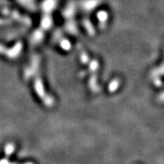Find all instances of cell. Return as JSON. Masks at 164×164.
<instances>
[{
    "mask_svg": "<svg viewBox=\"0 0 164 164\" xmlns=\"http://www.w3.org/2000/svg\"><path fill=\"white\" fill-rule=\"evenodd\" d=\"M118 86H119V82L117 81H114L112 82L111 84L110 85L109 89H110V90H115L117 88H118Z\"/></svg>",
    "mask_w": 164,
    "mask_h": 164,
    "instance_id": "obj_1",
    "label": "cell"
}]
</instances>
